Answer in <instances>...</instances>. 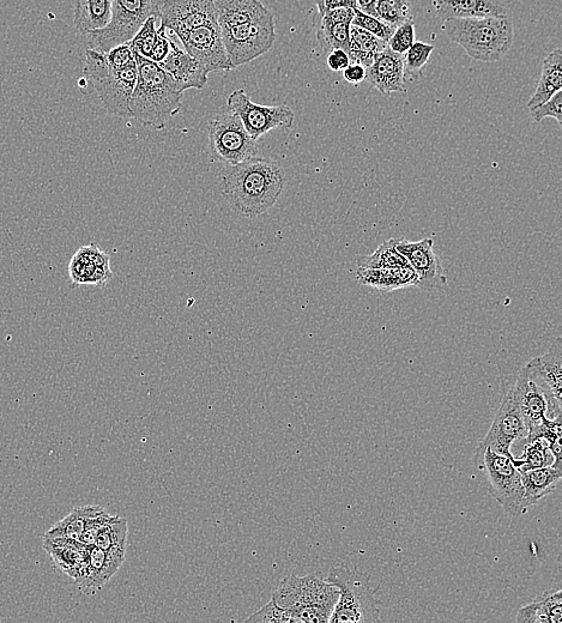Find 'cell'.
Here are the masks:
<instances>
[{"label": "cell", "mask_w": 562, "mask_h": 623, "mask_svg": "<svg viewBox=\"0 0 562 623\" xmlns=\"http://www.w3.org/2000/svg\"><path fill=\"white\" fill-rule=\"evenodd\" d=\"M319 15L338 8L358 9L356 0H316Z\"/></svg>", "instance_id": "47"}, {"label": "cell", "mask_w": 562, "mask_h": 623, "mask_svg": "<svg viewBox=\"0 0 562 623\" xmlns=\"http://www.w3.org/2000/svg\"><path fill=\"white\" fill-rule=\"evenodd\" d=\"M214 4L220 28L274 18L273 12L265 8L261 0H214Z\"/></svg>", "instance_id": "23"}, {"label": "cell", "mask_w": 562, "mask_h": 623, "mask_svg": "<svg viewBox=\"0 0 562 623\" xmlns=\"http://www.w3.org/2000/svg\"><path fill=\"white\" fill-rule=\"evenodd\" d=\"M159 29L181 36L205 24L217 22L214 0H165L160 10Z\"/></svg>", "instance_id": "15"}, {"label": "cell", "mask_w": 562, "mask_h": 623, "mask_svg": "<svg viewBox=\"0 0 562 623\" xmlns=\"http://www.w3.org/2000/svg\"><path fill=\"white\" fill-rule=\"evenodd\" d=\"M376 17L389 26L397 28L404 22L413 20L412 6L408 0H378Z\"/></svg>", "instance_id": "36"}, {"label": "cell", "mask_w": 562, "mask_h": 623, "mask_svg": "<svg viewBox=\"0 0 562 623\" xmlns=\"http://www.w3.org/2000/svg\"><path fill=\"white\" fill-rule=\"evenodd\" d=\"M350 26L348 23H330L319 20L317 38L325 52L350 50Z\"/></svg>", "instance_id": "34"}, {"label": "cell", "mask_w": 562, "mask_h": 623, "mask_svg": "<svg viewBox=\"0 0 562 623\" xmlns=\"http://www.w3.org/2000/svg\"><path fill=\"white\" fill-rule=\"evenodd\" d=\"M397 250L415 270L419 276L420 287L432 288L439 287L446 283V277L441 268L440 259L434 253V241L423 239L421 241H408L398 239Z\"/></svg>", "instance_id": "18"}, {"label": "cell", "mask_w": 562, "mask_h": 623, "mask_svg": "<svg viewBox=\"0 0 562 623\" xmlns=\"http://www.w3.org/2000/svg\"><path fill=\"white\" fill-rule=\"evenodd\" d=\"M531 371L536 374L541 384L545 386V389L549 392L555 401L561 403L562 393V340L558 337L552 343L548 352L541 356L531 360L527 364Z\"/></svg>", "instance_id": "25"}, {"label": "cell", "mask_w": 562, "mask_h": 623, "mask_svg": "<svg viewBox=\"0 0 562 623\" xmlns=\"http://www.w3.org/2000/svg\"><path fill=\"white\" fill-rule=\"evenodd\" d=\"M229 64L232 70L249 64L269 52L276 40L275 20L249 22L221 28Z\"/></svg>", "instance_id": "10"}, {"label": "cell", "mask_w": 562, "mask_h": 623, "mask_svg": "<svg viewBox=\"0 0 562 623\" xmlns=\"http://www.w3.org/2000/svg\"><path fill=\"white\" fill-rule=\"evenodd\" d=\"M44 549L56 565L80 586L86 578L89 546L69 538H44Z\"/></svg>", "instance_id": "19"}, {"label": "cell", "mask_w": 562, "mask_h": 623, "mask_svg": "<svg viewBox=\"0 0 562 623\" xmlns=\"http://www.w3.org/2000/svg\"><path fill=\"white\" fill-rule=\"evenodd\" d=\"M562 88V51L560 48L553 51L543 62L541 80L537 84L536 92L528 102L529 110L545 104L553 95L561 92Z\"/></svg>", "instance_id": "29"}, {"label": "cell", "mask_w": 562, "mask_h": 623, "mask_svg": "<svg viewBox=\"0 0 562 623\" xmlns=\"http://www.w3.org/2000/svg\"><path fill=\"white\" fill-rule=\"evenodd\" d=\"M338 595L336 586L324 579L322 573L305 577L290 574L282 580L271 600L286 610L292 623H328Z\"/></svg>", "instance_id": "3"}, {"label": "cell", "mask_w": 562, "mask_h": 623, "mask_svg": "<svg viewBox=\"0 0 562 623\" xmlns=\"http://www.w3.org/2000/svg\"><path fill=\"white\" fill-rule=\"evenodd\" d=\"M125 554L126 549L122 548L104 550L95 544L89 546L87 574L80 588L101 589L120 570Z\"/></svg>", "instance_id": "21"}, {"label": "cell", "mask_w": 562, "mask_h": 623, "mask_svg": "<svg viewBox=\"0 0 562 623\" xmlns=\"http://www.w3.org/2000/svg\"><path fill=\"white\" fill-rule=\"evenodd\" d=\"M528 428L511 395L507 392L501 401L491 428L477 449H489L499 455L513 458L512 446L527 437Z\"/></svg>", "instance_id": "13"}, {"label": "cell", "mask_w": 562, "mask_h": 623, "mask_svg": "<svg viewBox=\"0 0 562 623\" xmlns=\"http://www.w3.org/2000/svg\"><path fill=\"white\" fill-rule=\"evenodd\" d=\"M284 172L276 161L253 157L226 165L220 174L222 196L235 213L257 217L274 207L284 187Z\"/></svg>", "instance_id": "1"}, {"label": "cell", "mask_w": 562, "mask_h": 623, "mask_svg": "<svg viewBox=\"0 0 562 623\" xmlns=\"http://www.w3.org/2000/svg\"><path fill=\"white\" fill-rule=\"evenodd\" d=\"M443 29L452 42L480 62H499L513 44L509 16L451 18L444 22Z\"/></svg>", "instance_id": "4"}, {"label": "cell", "mask_w": 562, "mask_h": 623, "mask_svg": "<svg viewBox=\"0 0 562 623\" xmlns=\"http://www.w3.org/2000/svg\"><path fill=\"white\" fill-rule=\"evenodd\" d=\"M229 111L237 114L249 135L258 141L276 129H290L294 112L288 106H262L256 104L244 89L235 90L228 98Z\"/></svg>", "instance_id": "12"}, {"label": "cell", "mask_w": 562, "mask_h": 623, "mask_svg": "<svg viewBox=\"0 0 562 623\" xmlns=\"http://www.w3.org/2000/svg\"><path fill=\"white\" fill-rule=\"evenodd\" d=\"M114 0H76L75 26L83 35L105 28L111 21Z\"/></svg>", "instance_id": "28"}, {"label": "cell", "mask_w": 562, "mask_h": 623, "mask_svg": "<svg viewBox=\"0 0 562 623\" xmlns=\"http://www.w3.org/2000/svg\"><path fill=\"white\" fill-rule=\"evenodd\" d=\"M434 50V46L423 44V42H414L413 46L404 53L406 57H403L404 65V80H408L409 77L418 78L420 72L431 58V54Z\"/></svg>", "instance_id": "37"}, {"label": "cell", "mask_w": 562, "mask_h": 623, "mask_svg": "<svg viewBox=\"0 0 562 623\" xmlns=\"http://www.w3.org/2000/svg\"><path fill=\"white\" fill-rule=\"evenodd\" d=\"M156 17H149L143 26L129 41L132 52L143 58L150 59L157 39Z\"/></svg>", "instance_id": "38"}, {"label": "cell", "mask_w": 562, "mask_h": 623, "mask_svg": "<svg viewBox=\"0 0 562 623\" xmlns=\"http://www.w3.org/2000/svg\"><path fill=\"white\" fill-rule=\"evenodd\" d=\"M163 2L165 0H114L110 23L87 35L89 50L106 53L126 44L149 17H160Z\"/></svg>", "instance_id": "7"}, {"label": "cell", "mask_w": 562, "mask_h": 623, "mask_svg": "<svg viewBox=\"0 0 562 623\" xmlns=\"http://www.w3.org/2000/svg\"><path fill=\"white\" fill-rule=\"evenodd\" d=\"M521 474L524 508L528 512L541 499L555 492L561 480L562 468L551 465V467L529 470Z\"/></svg>", "instance_id": "26"}, {"label": "cell", "mask_w": 562, "mask_h": 623, "mask_svg": "<svg viewBox=\"0 0 562 623\" xmlns=\"http://www.w3.org/2000/svg\"><path fill=\"white\" fill-rule=\"evenodd\" d=\"M169 50H171V44L162 30L157 29V39L153 52H151L150 60L156 64H160L168 56Z\"/></svg>", "instance_id": "45"}, {"label": "cell", "mask_w": 562, "mask_h": 623, "mask_svg": "<svg viewBox=\"0 0 562 623\" xmlns=\"http://www.w3.org/2000/svg\"><path fill=\"white\" fill-rule=\"evenodd\" d=\"M108 65L112 69L122 70L126 66L135 62L134 52H132L129 42L111 48L105 53Z\"/></svg>", "instance_id": "44"}, {"label": "cell", "mask_w": 562, "mask_h": 623, "mask_svg": "<svg viewBox=\"0 0 562 623\" xmlns=\"http://www.w3.org/2000/svg\"><path fill=\"white\" fill-rule=\"evenodd\" d=\"M165 32L171 50L168 56L159 65L178 84L181 92L189 89H203L207 86L209 72L199 64L195 58L184 50L177 35L171 30L159 29Z\"/></svg>", "instance_id": "16"}, {"label": "cell", "mask_w": 562, "mask_h": 623, "mask_svg": "<svg viewBox=\"0 0 562 623\" xmlns=\"http://www.w3.org/2000/svg\"><path fill=\"white\" fill-rule=\"evenodd\" d=\"M366 81L385 96L401 93L406 87L403 54L391 51L389 46L377 54L366 72Z\"/></svg>", "instance_id": "20"}, {"label": "cell", "mask_w": 562, "mask_h": 623, "mask_svg": "<svg viewBox=\"0 0 562 623\" xmlns=\"http://www.w3.org/2000/svg\"><path fill=\"white\" fill-rule=\"evenodd\" d=\"M113 518L114 516H111V514H108L105 510H102L100 513L96 514V516L88 520L86 530H84L80 540L78 541L86 544V546H94L100 530L104 528L108 522H111Z\"/></svg>", "instance_id": "43"}, {"label": "cell", "mask_w": 562, "mask_h": 623, "mask_svg": "<svg viewBox=\"0 0 562 623\" xmlns=\"http://www.w3.org/2000/svg\"><path fill=\"white\" fill-rule=\"evenodd\" d=\"M134 56L138 75L130 99L131 117L144 126L165 129L169 120L181 111L184 93L159 64L136 53Z\"/></svg>", "instance_id": "2"}, {"label": "cell", "mask_w": 562, "mask_h": 623, "mask_svg": "<svg viewBox=\"0 0 562 623\" xmlns=\"http://www.w3.org/2000/svg\"><path fill=\"white\" fill-rule=\"evenodd\" d=\"M352 24L353 26L367 30V32H370L385 42H389L396 29L389 26V24L380 21L379 18L367 15L359 9L355 10Z\"/></svg>", "instance_id": "39"}, {"label": "cell", "mask_w": 562, "mask_h": 623, "mask_svg": "<svg viewBox=\"0 0 562 623\" xmlns=\"http://www.w3.org/2000/svg\"><path fill=\"white\" fill-rule=\"evenodd\" d=\"M398 239L386 240L376 252L370 256L358 259V268L361 269H389L397 266L408 265V260L397 250Z\"/></svg>", "instance_id": "33"}, {"label": "cell", "mask_w": 562, "mask_h": 623, "mask_svg": "<svg viewBox=\"0 0 562 623\" xmlns=\"http://www.w3.org/2000/svg\"><path fill=\"white\" fill-rule=\"evenodd\" d=\"M511 395L528 431L547 419L554 420L561 417V403L549 395L528 365L519 373Z\"/></svg>", "instance_id": "11"}, {"label": "cell", "mask_w": 562, "mask_h": 623, "mask_svg": "<svg viewBox=\"0 0 562 623\" xmlns=\"http://www.w3.org/2000/svg\"><path fill=\"white\" fill-rule=\"evenodd\" d=\"M209 142L214 159L229 166L258 156L257 141L247 133L240 118L232 111L217 114L210 120Z\"/></svg>", "instance_id": "9"}, {"label": "cell", "mask_w": 562, "mask_h": 623, "mask_svg": "<svg viewBox=\"0 0 562 623\" xmlns=\"http://www.w3.org/2000/svg\"><path fill=\"white\" fill-rule=\"evenodd\" d=\"M515 458V457H513ZM513 458L499 455L489 449H476V468L486 474L489 494L511 516L527 513L524 508L522 474L513 464Z\"/></svg>", "instance_id": "8"}, {"label": "cell", "mask_w": 562, "mask_h": 623, "mask_svg": "<svg viewBox=\"0 0 562 623\" xmlns=\"http://www.w3.org/2000/svg\"><path fill=\"white\" fill-rule=\"evenodd\" d=\"M435 10L444 21L451 18L507 16L500 0H434Z\"/></svg>", "instance_id": "24"}, {"label": "cell", "mask_w": 562, "mask_h": 623, "mask_svg": "<svg viewBox=\"0 0 562 623\" xmlns=\"http://www.w3.org/2000/svg\"><path fill=\"white\" fill-rule=\"evenodd\" d=\"M355 10L352 8H338L325 12V14L319 15V20H323L330 23H348L352 24Z\"/></svg>", "instance_id": "46"}, {"label": "cell", "mask_w": 562, "mask_h": 623, "mask_svg": "<svg viewBox=\"0 0 562 623\" xmlns=\"http://www.w3.org/2000/svg\"><path fill=\"white\" fill-rule=\"evenodd\" d=\"M562 93L558 92L553 95L551 99L545 102L540 106H536L531 108L530 114L531 118L535 120L536 123L542 122L543 119L553 118L557 120L558 124L562 125Z\"/></svg>", "instance_id": "41"}, {"label": "cell", "mask_w": 562, "mask_h": 623, "mask_svg": "<svg viewBox=\"0 0 562 623\" xmlns=\"http://www.w3.org/2000/svg\"><path fill=\"white\" fill-rule=\"evenodd\" d=\"M388 47V42L380 40L367 30L350 26V50L348 53L350 64H360L368 69L374 62L377 54Z\"/></svg>", "instance_id": "30"}, {"label": "cell", "mask_w": 562, "mask_h": 623, "mask_svg": "<svg viewBox=\"0 0 562 623\" xmlns=\"http://www.w3.org/2000/svg\"><path fill=\"white\" fill-rule=\"evenodd\" d=\"M104 508L101 506H82L76 507L68 516L54 524L46 532L44 538H69V540H80L88 520L100 513Z\"/></svg>", "instance_id": "31"}, {"label": "cell", "mask_w": 562, "mask_h": 623, "mask_svg": "<svg viewBox=\"0 0 562 623\" xmlns=\"http://www.w3.org/2000/svg\"><path fill=\"white\" fill-rule=\"evenodd\" d=\"M184 50L195 58L205 70L211 72L231 71L219 23L205 24L191 30L179 39Z\"/></svg>", "instance_id": "14"}, {"label": "cell", "mask_w": 562, "mask_h": 623, "mask_svg": "<svg viewBox=\"0 0 562 623\" xmlns=\"http://www.w3.org/2000/svg\"><path fill=\"white\" fill-rule=\"evenodd\" d=\"M83 74L92 92L99 94L108 112L120 118L131 117L130 99L138 75L136 60L126 68L116 70L108 65L105 53L87 48Z\"/></svg>", "instance_id": "5"}, {"label": "cell", "mask_w": 562, "mask_h": 623, "mask_svg": "<svg viewBox=\"0 0 562 623\" xmlns=\"http://www.w3.org/2000/svg\"><path fill=\"white\" fill-rule=\"evenodd\" d=\"M350 59L347 52L343 50H334L329 52L328 65L332 71H342L348 68Z\"/></svg>", "instance_id": "48"}, {"label": "cell", "mask_w": 562, "mask_h": 623, "mask_svg": "<svg viewBox=\"0 0 562 623\" xmlns=\"http://www.w3.org/2000/svg\"><path fill=\"white\" fill-rule=\"evenodd\" d=\"M367 69L360 64H349L348 68L343 70V77L349 83L360 84L366 81Z\"/></svg>", "instance_id": "49"}, {"label": "cell", "mask_w": 562, "mask_h": 623, "mask_svg": "<svg viewBox=\"0 0 562 623\" xmlns=\"http://www.w3.org/2000/svg\"><path fill=\"white\" fill-rule=\"evenodd\" d=\"M516 621L519 623H561L562 592L548 591L536 598V601L518 610Z\"/></svg>", "instance_id": "27"}, {"label": "cell", "mask_w": 562, "mask_h": 623, "mask_svg": "<svg viewBox=\"0 0 562 623\" xmlns=\"http://www.w3.org/2000/svg\"><path fill=\"white\" fill-rule=\"evenodd\" d=\"M69 276L75 287H104L113 277L110 256L96 244L83 246L71 258Z\"/></svg>", "instance_id": "17"}, {"label": "cell", "mask_w": 562, "mask_h": 623, "mask_svg": "<svg viewBox=\"0 0 562 623\" xmlns=\"http://www.w3.org/2000/svg\"><path fill=\"white\" fill-rule=\"evenodd\" d=\"M523 453L519 458H513V464L518 469L519 473H525V471L540 469L545 467H551L554 464L555 458L551 449H549L548 441L542 437L522 439Z\"/></svg>", "instance_id": "32"}, {"label": "cell", "mask_w": 562, "mask_h": 623, "mask_svg": "<svg viewBox=\"0 0 562 623\" xmlns=\"http://www.w3.org/2000/svg\"><path fill=\"white\" fill-rule=\"evenodd\" d=\"M326 580L338 589V601L331 623H371L379 621V609L367 579L342 564L334 567Z\"/></svg>", "instance_id": "6"}, {"label": "cell", "mask_w": 562, "mask_h": 623, "mask_svg": "<svg viewBox=\"0 0 562 623\" xmlns=\"http://www.w3.org/2000/svg\"><path fill=\"white\" fill-rule=\"evenodd\" d=\"M128 520L122 517H114L99 532L95 546L104 550L113 548L126 549L128 542Z\"/></svg>", "instance_id": "35"}, {"label": "cell", "mask_w": 562, "mask_h": 623, "mask_svg": "<svg viewBox=\"0 0 562 623\" xmlns=\"http://www.w3.org/2000/svg\"><path fill=\"white\" fill-rule=\"evenodd\" d=\"M358 9L367 15L376 17V4L378 0H356Z\"/></svg>", "instance_id": "50"}, {"label": "cell", "mask_w": 562, "mask_h": 623, "mask_svg": "<svg viewBox=\"0 0 562 623\" xmlns=\"http://www.w3.org/2000/svg\"><path fill=\"white\" fill-rule=\"evenodd\" d=\"M415 42V26L413 20L404 22L395 29L392 34L388 46L391 51L398 54L406 53Z\"/></svg>", "instance_id": "40"}, {"label": "cell", "mask_w": 562, "mask_h": 623, "mask_svg": "<svg viewBox=\"0 0 562 623\" xmlns=\"http://www.w3.org/2000/svg\"><path fill=\"white\" fill-rule=\"evenodd\" d=\"M246 622H257V623H289V615L286 610L277 606V604L271 600L269 603L265 604V606L256 613H253L249 618L246 619Z\"/></svg>", "instance_id": "42"}, {"label": "cell", "mask_w": 562, "mask_h": 623, "mask_svg": "<svg viewBox=\"0 0 562 623\" xmlns=\"http://www.w3.org/2000/svg\"><path fill=\"white\" fill-rule=\"evenodd\" d=\"M356 280L362 286L377 289L382 293H391L394 290L408 287H420L419 276L409 264L389 269L358 268Z\"/></svg>", "instance_id": "22"}]
</instances>
